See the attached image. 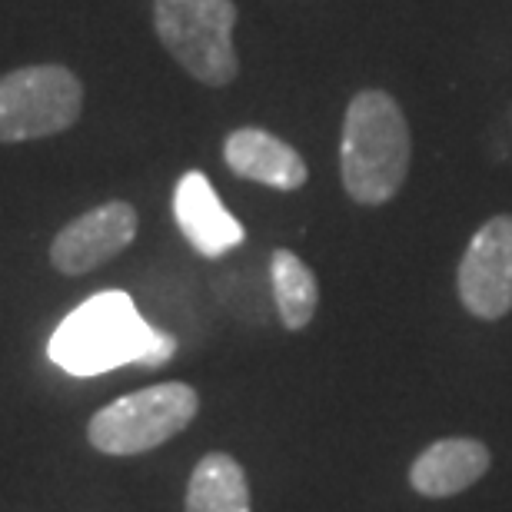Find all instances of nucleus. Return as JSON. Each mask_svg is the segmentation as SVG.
Listing matches in <instances>:
<instances>
[{
	"mask_svg": "<svg viewBox=\"0 0 512 512\" xmlns=\"http://www.w3.org/2000/svg\"><path fill=\"white\" fill-rule=\"evenodd\" d=\"M177 353V340L143 320L120 290L84 300L50 336L47 356L70 376H100L120 366H163Z\"/></svg>",
	"mask_w": 512,
	"mask_h": 512,
	"instance_id": "nucleus-1",
	"label": "nucleus"
},
{
	"mask_svg": "<svg viewBox=\"0 0 512 512\" xmlns=\"http://www.w3.org/2000/svg\"><path fill=\"white\" fill-rule=\"evenodd\" d=\"M409 124L386 90H360L343 117L340 173L343 190L363 207L393 200L409 173Z\"/></svg>",
	"mask_w": 512,
	"mask_h": 512,
	"instance_id": "nucleus-2",
	"label": "nucleus"
},
{
	"mask_svg": "<svg viewBox=\"0 0 512 512\" xmlns=\"http://www.w3.org/2000/svg\"><path fill=\"white\" fill-rule=\"evenodd\" d=\"M153 27L173 60L200 84L227 87L240 74L233 0H153Z\"/></svg>",
	"mask_w": 512,
	"mask_h": 512,
	"instance_id": "nucleus-3",
	"label": "nucleus"
},
{
	"mask_svg": "<svg viewBox=\"0 0 512 512\" xmlns=\"http://www.w3.org/2000/svg\"><path fill=\"white\" fill-rule=\"evenodd\" d=\"M200 409L197 389L187 383H157L107 403L90 419V446L104 456H140L180 436Z\"/></svg>",
	"mask_w": 512,
	"mask_h": 512,
	"instance_id": "nucleus-4",
	"label": "nucleus"
},
{
	"mask_svg": "<svg viewBox=\"0 0 512 512\" xmlns=\"http://www.w3.org/2000/svg\"><path fill=\"white\" fill-rule=\"evenodd\" d=\"M84 110V87L60 64L20 67L0 77V140H40L64 133Z\"/></svg>",
	"mask_w": 512,
	"mask_h": 512,
	"instance_id": "nucleus-5",
	"label": "nucleus"
},
{
	"mask_svg": "<svg viewBox=\"0 0 512 512\" xmlns=\"http://www.w3.org/2000/svg\"><path fill=\"white\" fill-rule=\"evenodd\" d=\"M456 290L466 313L496 323L512 313V213L486 220L459 260Z\"/></svg>",
	"mask_w": 512,
	"mask_h": 512,
	"instance_id": "nucleus-6",
	"label": "nucleus"
},
{
	"mask_svg": "<svg viewBox=\"0 0 512 512\" xmlns=\"http://www.w3.org/2000/svg\"><path fill=\"white\" fill-rule=\"evenodd\" d=\"M133 237H137V210L124 200L100 203L57 233L50 243V263L67 276L90 273L124 253Z\"/></svg>",
	"mask_w": 512,
	"mask_h": 512,
	"instance_id": "nucleus-7",
	"label": "nucleus"
},
{
	"mask_svg": "<svg viewBox=\"0 0 512 512\" xmlns=\"http://www.w3.org/2000/svg\"><path fill=\"white\" fill-rule=\"evenodd\" d=\"M173 217H177L180 233L200 256H217L237 250L247 240L243 223L223 207L213 183L200 170L183 173L177 190H173Z\"/></svg>",
	"mask_w": 512,
	"mask_h": 512,
	"instance_id": "nucleus-8",
	"label": "nucleus"
},
{
	"mask_svg": "<svg viewBox=\"0 0 512 512\" xmlns=\"http://www.w3.org/2000/svg\"><path fill=\"white\" fill-rule=\"evenodd\" d=\"M493 466V453L486 443L469 436H449L426 446L409 466V486L426 499H446L466 493Z\"/></svg>",
	"mask_w": 512,
	"mask_h": 512,
	"instance_id": "nucleus-9",
	"label": "nucleus"
},
{
	"mask_svg": "<svg viewBox=\"0 0 512 512\" xmlns=\"http://www.w3.org/2000/svg\"><path fill=\"white\" fill-rule=\"evenodd\" d=\"M223 160L240 180L263 183V187L273 190H300L306 177H310L300 153L286 140L273 137L270 130L260 127L233 130L227 143H223Z\"/></svg>",
	"mask_w": 512,
	"mask_h": 512,
	"instance_id": "nucleus-10",
	"label": "nucleus"
},
{
	"mask_svg": "<svg viewBox=\"0 0 512 512\" xmlns=\"http://www.w3.org/2000/svg\"><path fill=\"white\" fill-rule=\"evenodd\" d=\"M187 512H250V483L237 459L210 453L193 466Z\"/></svg>",
	"mask_w": 512,
	"mask_h": 512,
	"instance_id": "nucleus-11",
	"label": "nucleus"
},
{
	"mask_svg": "<svg viewBox=\"0 0 512 512\" xmlns=\"http://www.w3.org/2000/svg\"><path fill=\"white\" fill-rule=\"evenodd\" d=\"M270 283L280 323L290 333L306 330L320 306V283L313 270L293 250H273L270 256Z\"/></svg>",
	"mask_w": 512,
	"mask_h": 512,
	"instance_id": "nucleus-12",
	"label": "nucleus"
}]
</instances>
